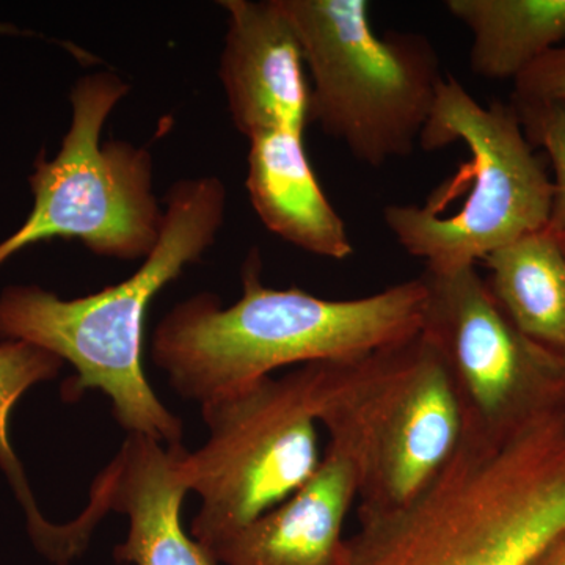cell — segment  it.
I'll use <instances>...</instances> for the list:
<instances>
[{
  "mask_svg": "<svg viewBox=\"0 0 565 565\" xmlns=\"http://www.w3.org/2000/svg\"><path fill=\"white\" fill-rule=\"evenodd\" d=\"M241 277L243 296L236 303L223 307L215 294H196L156 327L152 362L182 399L203 404L281 367L352 359L422 333V277L359 299H322L264 285L256 248Z\"/></svg>",
  "mask_w": 565,
  "mask_h": 565,
  "instance_id": "1",
  "label": "cell"
},
{
  "mask_svg": "<svg viewBox=\"0 0 565 565\" xmlns=\"http://www.w3.org/2000/svg\"><path fill=\"white\" fill-rule=\"evenodd\" d=\"M226 196L215 177L174 182L154 248L131 277L103 291L65 300L36 285L7 286L0 292V341H25L70 363L76 375L63 385L65 399L96 390L109 397L128 435L180 445L181 419L145 377V316L154 297L215 243Z\"/></svg>",
  "mask_w": 565,
  "mask_h": 565,
  "instance_id": "2",
  "label": "cell"
},
{
  "mask_svg": "<svg viewBox=\"0 0 565 565\" xmlns=\"http://www.w3.org/2000/svg\"><path fill=\"white\" fill-rule=\"evenodd\" d=\"M462 141L470 158L423 203L388 204L386 228L427 273L476 267L498 248L544 230L553 202L546 163L526 139L511 104L482 106L446 74L419 145Z\"/></svg>",
  "mask_w": 565,
  "mask_h": 565,
  "instance_id": "3",
  "label": "cell"
},
{
  "mask_svg": "<svg viewBox=\"0 0 565 565\" xmlns=\"http://www.w3.org/2000/svg\"><path fill=\"white\" fill-rule=\"evenodd\" d=\"M303 367L316 422L329 440L341 441L359 459V508L407 503L462 438L455 385L423 333L381 351Z\"/></svg>",
  "mask_w": 565,
  "mask_h": 565,
  "instance_id": "4",
  "label": "cell"
},
{
  "mask_svg": "<svg viewBox=\"0 0 565 565\" xmlns=\"http://www.w3.org/2000/svg\"><path fill=\"white\" fill-rule=\"evenodd\" d=\"M281 2L310 74V121L364 166L408 158L446 76L433 41L375 31L366 0Z\"/></svg>",
  "mask_w": 565,
  "mask_h": 565,
  "instance_id": "5",
  "label": "cell"
},
{
  "mask_svg": "<svg viewBox=\"0 0 565 565\" xmlns=\"http://www.w3.org/2000/svg\"><path fill=\"white\" fill-rule=\"evenodd\" d=\"M129 84L110 71L81 77L70 93L71 122L52 159L36 156L24 223L0 243V266L43 241L77 239L104 258L145 259L161 234L163 210L152 191V158L102 134Z\"/></svg>",
  "mask_w": 565,
  "mask_h": 565,
  "instance_id": "6",
  "label": "cell"
},
{
  "mask_svg": "<svg viewBox=\"0 0 565 565\" xmlns=\"http://www.w3.org/2000/svg\"><path fill=\"white\" fill-rule=\"evenodd\" d=\"M200 405L207 440L184 449L182 473L202 501L191 535L207 548L302 489L322 455L303 366Z\"/></svg>",
  "mask_w": 565,
  "mask_h": 565,
  "instance_id": "7",
  "label": "cell"
},
{
  "mask_svg": "<svg viewBox=\"0 0 565 565\" xmlns=\"http://www.w3.org/2000/svg\"><path fill=\"white\" fill-rule=\"evenodd\" d=\"M422 278V333L446 364L463 423L511 437L565 416V353L520 332L476 267Z\"/></svg>",
  "mask_w": 565,
  "mask_h": 565,
  "instance_id": "8",
  "label": "cell"
},
{
  "mask_svg": "<svg viewBox=\"0 0 565 565\" xmlns=\"http://www.w3.org/2000/svg\"><path fill=\"white\" fill-rule=\"evenodd\" d=\"M218 6L228 13L221 81L234 126L247 139L273 131L305 134L310 82L281 0H223Z\"/></svg>",
  "mask_w": 565,
  "mask_h": 565,
  "instance_id": "9",
  "label": "cell"
},
{
  "mask_svg": "<svg viewBox=\"0 0 565 565\" xmlns=\"http://www.w3.org/2000/svg\"><path fill=\"white\" fill-rule=\"evenodd\" d=\"M182 445L167 446L145 435L126 437L120 451L98 475L85 511L102 522L107 512L128 516L126 541L115 559L128 565H214L185 533L181 505L189 493L182 473Z\"/></svg>",
  "mask_w": 565,
  "mask_h": 565,
  "instance_id": "10",
  "label": "cell"
},
{
  "mask_svg": "<svg viewBox=\"0 0 565 565\" xmlns=\"http://www.w3.org/2000/svg\"><path fill=\"white\" fill-rule=\"evenodd\" d=\"M359 492V459L329 440L302 489L204 552L214 565H344L345 519Z\"/></svg>",
  "mask_w": 565,
  "mask_h": 565,
  "instance_id": "11",
  "label": "cell"
},
{
  "mask_svg": "<svg viewBox=\"0 0 565 565\" xmlns=\"http://www.w3.org/2000/svg\"><path fill=\"white\" fill-rule=\"evenodd\" d=\"M248 143L245 185L266 228L321 258L343 262L352 256L348 228L308 161L303 134L264 132Z\"/></svg>",
  "mask_w": 565,
  "mask_h": 565,
  "instance_id": "12",
  "label": "cell"
},
{
  "mask_svg": "<svg viewBox=\"0 0 565 565\" xmlns=\"http://www.w3.org/2000/svg\"><path fill=\"white\" fill-rule=\"evenodd\" d=\"M494 300L520 332L565 353V259L546 230L526 234L484 259Z\"/></svg>",
  "mask_w": 565,
  "mask_h": 565,
  "instance_id": "13",
  "label": "cell"
},
{
  "mask_svg": "<svg viewBox=\"0 0 565 565\" xmlns=\"http://www.w3.org/2000/svg\"><path fill=\"white\" fill-rule=\"evenodd\" d=\"M446 10L470 31L471 71L515 81L565 41V0H448Z\"/></svg>",
  "mask_w": 565,
  "mask_h": 565,
  "instance_id": "14",
  "label": "cell"
},
{
  "mask_svg": "<svg viewBox=\"0 0 565 565\" xmlns=\"http://www.w3.org/2000/svg\"><path fill=\"white\" fill-rule=\"evenodd\" d=\"M63 363L54 353L25 341H0V468L9 479L28 519L31 539L51 525L41 514L28 476L10 440V416L14 405L32 386L54 381Z\"/></svg>",
  "mask_w": 565,
  "mask_h": 565,
  "instance_id": "15",
  "label": "cell"
},
{
  "mask_svg": "<svg viewBox=\"0 0 565 565\" xmlns=\"http://www.w3.org/2000/svg\"><path fill=\"white\" fill-rule=\"evenodd\" d=\"M526 139L541 148L552 162L553 202L545 230L561 239L565 236V98L511 99Z\"/></svg>",
  "mask_w": 565,
  "mask_h": 565,
  "instance_id": "16",
  "label": "cell"
},
{
  "mask_svg": "<svg viewBox=\"0 0 565 565\" xmlns=\"http://www.w3.org/2000/svg\"><path fill=\"white\" fill-rule=\"evenodd\" d=\"M565 98V44L546 52L514 81L512 99Z\"/></svg>",
  "mask_w": 565,
  "mask_h": 565,
  "instance_id": "17",
  "label": "cell"
},
{
  "mask_svg": "<svg viewBox=\"0 0 565 565\" xmlns=\"http://www.w3.org/2000/svg\"><path fill=\"white\" fill-rule=\"evenodd\" d=\"M530 565H565V531L550 542Z\"/></svg>",
  "mask_w": 565,
  "mask_h": 565,
  "instance_id": "18",
  "label": "cell"
},
{
  "mask_svg": "<svg viewBox=\"0 0 565 565\" xmlns=\"http://www.w3.org/2000/svg\"><path fill=\"white\" fill-rule=\"evenodd\" d=\"M22 35V31L10 22L0 21V36H18Z\"/></svg>",
  "mask_w": 565,
  "mask_h": 565,
  "instance_id": "19",
  "label": "cell"
},
{
  "mask_svg": "<svg viewBox=\"0 0 565 565\" xmlns=\"http://www.w3.org/2000/svg\"><path fill=\"white\" fill-rule=\"evenodd\" d=\"M557 241H559L561 250H563V255H564V259H565V236L561 237V239H557Z\"/></svg>",
  "mask_w": 565,
  "mask_h": 565,
  "instance_id": "20",
  "label": "cell"
}]
</instances>
